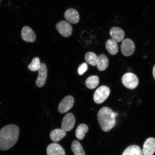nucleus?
<instances>
[{
	"mask_svg": "<svg viewBox=\"0 0 155 155\" xmlns=\"http://www.w3.org/2000/svg\"><path fill=\"white\" fill-rule=\"evenodd\" d=\"M117 116V114L106 107L99 110L97 114V120L102 131H109L115 127Z\"/></svg>",
	"mask_w": 155,
	"mask_h": 155,
	"instance_id": "2",
	"label": "nucleus"
},
{
	"mask_svg": "<svg viewBox=\"0 0 155 155\" xmlns=\"http://www.w3.org/2000/svg\"><path fill=\"white\" fill-rule=\"evenodd\" d=\"M121 49L122 54L125 57L133 55L135 50L134 42L130 39H125L122 42Z\"/></svg>",
	"mask_w": 155,
	"mask_h": 155,
	"instance_id": "6",
	"label": "nucleus"
},
{
	"mask_svg": "<svg viewBox=\"0 0 155 155\" xmlns=\"http://www.w3.org/2000/svg\"><path fill=\"white\" fill-rule=\"evenodd\" d=\"M40 61L38 57L34 58L32 60L31 63L28 65L29 70L32 71H38L40 67Z\"/></svg>",
	"mask_w": 155,
	"mask_h": 155,
	"instance_id": "23",
	"label": "nucleus"
},
{
	"mask_svg": "<svg viewBox=\"0 0 155 155\" xmlns=\"http://www.w3.org/2000/svg\"><path fill=\"white\" fill-rule=\"evenodd\" d=\"M153 74L155 80V64L154 65L153 69Z\"/></svg>",
	"mask_w": 155,
	"mask_h": 155,
	"instance_id": "25",
	"label": "nucleus"
},
{
	"mask_svg": "<svg viewBox=\"0 0 155 155\" xmlns=\"http://www.w3.org/2000/svg\"><path fill=\"white\" fill-rule=\"evenodd\" d=\"M122 155H143L140 147L137 145H131L127 147Z\"/></svg>",
	"mask_w": 155,
	"mask_h": 155,
	"instance_id": "17",
	"label": "nucleus"
},
{
	"mask_svg": "<svg viewBox=\"0 0 155 155\" xmlns=\"http://www.w3.org/2000/svg\"><path fill=\"white\" fill-rule=\"evenodd\" d=\"M108 59L104 54H101L98 57L97 68L101 71L105 70L108 65Z\"/></svg>",
	"mask_w": 155,
	"mask_h": 155,
	"instance_id": "18",
	"label": "nucleus"
},
{
	"mask_svg": "<svg viewBox=\"0 0 155 155\" xmlns=\"http://www.w3.org/2000/svg\"><path fill=\"white\" fill-rule=\"evenodd\" d=\"M47 155H65V153L61 145L56 143H51L47 147L46 150Z\"/></svg>",
	"mask_w": 155,
	"mask_h": 155,
	"instance_id": "13",
	"label": "nucleus"
},
{
	"mask_svg": "<svg viewBox=\"0 0 155 155\" xmlns=\"http://www.w3.org/2000/svg\"><path fill=\"white\" fill-rule=\"evenodd\" d=\"M74 104V99L72 96L65 97L60 103L58 107V111L61 114L65 113L73 107Z\"/></svg>",
	"mask_w": 155,
	"mask_h": 155,
	"instance_id": "8",
	"label": "nucleus"
},
{
	"mask_svg": "<svg viewBox=\"0 0 155 155\" xmlns=\"http://www.w3.org/2000/svg\"><path fill=\"white\" fill-rule=\"evenodd\" d=\"M122 82L126 88L134 89L138 86L139 80L138 78L134 74L127 73L122 77Z\"/></svg>",
	"mask_w": 155,
	"mask_h": 155,
	"instance_id": "4",
	"label": "nucleus"
},
{
	"mask_svg": "<svg viewBox=\"0 0 155 155\" xmlns=\"http://www.w3.org/2000/svg\"><path fill=\"white\" fill-rule=\"evenodd\" d=\"M19 130L15 124L5 126L0 130V150H9L14 146L18 140Z\"/></svg>",
	"mask_w": 155,
	"mask_h": 155,
	"instance_id": "1",
	"label": "nucleus"
},
{
	"mask_svg": "<svg viewBox=\"0 0 155 155\" xmlns=\"http://www.w3.org/2000/svg\"><path fill=\"white\" fill-rule=\"evenodd\" d=\"M88 66L86 63H83L80 65L78 69V72L79 75H82L87 71Z\"/></svg>",
	"mask_w": 155,
	"mask_h": 155,
	"instance_id": "24",
	"label": "nucleus"
},
{
	"mask_svg": "<svg viewBox=\"0 0 155 155\" xmlns=\"http://www.w3.org/2000/svg\"><path fill=\"white\" fill-rule=\"evenodd\" d=\"M38 71V76L36 81V84L38 87L41 88L45 84L47 77V68L45 64L41 63Z\"/></svg>",
	"mask_w": 155,
	"mask_h": 155,
	"instance_id": "7",
	"label": "nucleus"
},
{
	"mask_svg": "<svg viewBox=\"0 0 155 155\" xmlns=\"http://www.w3.org/2000/svg\"><path fill=\"white\" fill-rule=\"evenodd\" d=\"M88 127L85 124H81L77 127L75 131V136L79 140L84 138L85 135L88 131Z\"/></svg>",
	"mask_w": 155,
	"mask_h": 155,
	"instance_id": "19",
	"label": "nucleus"
},
{
	"mask_svg": "<svg viewBox=\"0 0 155 155\" xmlns=\"http://www.w3.org/2000/svg\"><path fill=\"white\" fill-rule=\"evenodd\" d=\"M110 34L112 39L117 42H120L124 40L125 33L124 31L119 27H114L110 29Z\"/></svg>",
	"mask_w": 155,
	"mask_h": 155,
	"instance_id": "14",
	"label": "nucleus"
},
{
	"mask_svg": "<svg viewBox=\"0 0 155 155\" xmlns=\"http://www.w3.org/2000/svg\"><path fill=\"white\" fill-rule=\"evenodd\" d=\"M21 37L24 41L33 42L35 41L36 35L34 31L30 27L25 26L21 31Z\"/></svg>",
	"mask_w": 155,
	"mask_h": 155,
	"instance_id": "11",
	"label": "nucleus"
},
{
	"mask_svg": "<svg viewBox=\"0 0 155 155\" xmlns=\"http://www.w3.org/2000/svg\"><path fill=\"white\" fill-rule=\"evenodd\" d=\"M75 122V118L73 114L71 113H68L63 118L61 129L65 132L71 130L74 127Z\"/></svg>",
	"mask_w": 155,
	"mask_h": 155,
	"instance_id": "9",
	"label": "nucleus"
},
{
	"mask_svg": "<svg viewBox=\"0 0 155 155\" xmlns=\"http://www.w3.org/2000/svg\"><path fill=\"white\" fill-rule=\"evenodd\" d=\"M66 133L62 129H57L54 130L50 134V137L52 141L57 143L64 137Z\"/></svg>",
	"mask_w": 155,
	"mask_h": 155,
	"instance_id": "15",
	"label": "nucleus"
},
{
	"mask_svg": "<svg viewBox=\"0 0 155 155\" xmlns=\"http://www.w3.org/2000/svg\"><path fill=\"white\" fill-rule=\"evenodd\" d=\"M0 2H1V0H0Z\"/></svg>",
	"mask_w": 155,
	"mask_h": 155,
	"instance_id": "26",
	"label": "nucleus"
},
{
	"mask_svg": "<svg viewBox=\"0 0 155 155\" xmlns=\"http://www.w3.org/2000/svg\"><path fill=\"white\" fill-rule=\"evenodd\" d=\"M85 59L86 62L90 65L93 66L97 65L98 57L96 54L91 52H88L85 55Z\"/></svg>",
	"mask_w": 155,
	"mask_h": 155,
	"instance_id": "22",
	"label": "nucleus"
},
{
	"mask_svg": "<svg viewBox=\"0 0 155 155\" xmlns=\"http://www.w3.org/2000/svg\"><path fill=\"white\" fill-rule=\"evenodd\" d=\"M64 17L68 22L72 24H76L79 21V15L76 9L69 8L66 11Z\"/></svg>",
	"mask_w": 155,
	"mask_h": 155,
	"instance_id": "12",
	"label": "nucleus"
},
{
	"mask_svg": "<svg viewBox=\"0 0 155 155\" xmlns=\"http://www.w3.org/2000/svg\"><path fill=\"white\" fill-rule=\"evenodd\" d=\"M56 28L59 34L64 37H69L72 34V26L67 21H63L58 22L56 25Z\"/></svg>",
	"mask_w": 155,
	"mask_h": 155,
	"instance_id": "5",
	"label": "nucleus"
},
{
	"mask_svg": "<svg viewBox=\"0 0 155 155\" xmlns=\"http://www.w3.org/2000/svg\"><path fill=\"white\" fill-rule=\"evenodd\" d=\"M106 48L108 53L112 55H116L119 51L117 42L112 39L106 42Z\"/></svg>",
	"mask_w": 155,
	"mask_h": 155,
	"instance_id": "16",
	"label": "nucleus"
},
{
	"mask_svg": "<svg viewBox=\"0 0 155 155\" xmlns=\"http://www.w3.org/2000/svg\"><path fill=\"white\" fill-rule=\"evenodd\" d=\"M144 155H153L155 152V139L150 137L143 145L142 151Z\"/></svg>",
	"mask_w": 155,
	"mask_h": 155,
	"instance_id": "10",
	"label": "nucleus"
},
{
	"mask_svg": "<svg viewBox=\"0 0 155 155\" xmlns=\"http://www.w3.org/2000/svg\"><path fill=\"white\" fill-rule=\"evenodd\" d=\"M110 93V89L107 86H103L99 87L94 93V102L97 104L102 103L108 98Z\"/></svg>",
	"mask_w": 155,
	"mask_h": 155,
	"instance_id": "3",
	"label": "nucleus"
},
{
	"mask_svg": "<svg viewBox=\"0 0 155 155\" xmlns=\"http://www.w3.org/2000/svg\"><path fill=\"white\" fill-rule=\"evenodd\" d=\"M71 149L74 155H86L82 145L78 141H73L71 145Z\"/></svg>",
	"mask_w": 155,
	"mask_h": 155,
	"instance_id": "20",
	"label": "nucleus"
},
{
	"mask_svg": "<svg viewBox=\"0 0 155 155\" xmlns=\"http://www.w3.org/2000/svg\"><path fill=\"white\" fill-rule=\"evenodd\" d=\"M99 83L98 77L96 75L89 77L87 79L86 84L87 88L90 89H94L97 86Z\"/></svg>",
	"mask_w": 155,
	"mask_h": 155,
	"instance_id": "21",
	"label": "nucleus"
}]
</instances>
